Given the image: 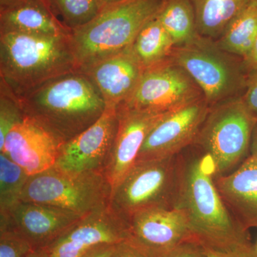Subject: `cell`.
I'll list each match as a JSON object with an SVG mask.
<instances>
[{
  "mask_svg": "<svg viewBox=\"0 0 257 257\" xmlns=\"http://www.w3.org/2000/svg\"><path fill=\"white\" fill-rule=\"evenodd\" d=\"M250 155H253L257 158V124L253 128L252 137H251Z\"/></svg>",
  "mask_w": 257,
  "mask_h": 257,
  "instance_id": "836d02e7",
  "label": "cell"
},
{
  "mask_svg": "<svg viewBox=\"0 0 257 257\" xmlns=\"http://www.w3.org/2000/svg\"><path fill=\"white\" fill-rule=\"evenodd\" d=\"M253 251H254L255 255L257 257V240L256 243L253 244Z\"/></svg>",
  "mask_w": 257,
  "mask_h": 257,
  "instance_id": "8d00e7d4",
  "label": "cell"
},
{
  "mask_svg": "<svg viewBox=\"0 0 257 257\" xmlns=\"http://www.w3.org/2000/svg\"><path fill=\"white\" fill-rule=\"evenodd\" d=\"M54 14L72 32L90 23L105 5L100 0H48Z\"/></svg>",
  "mask_w": 257,
  "mask_h": 257,
  "instance_id": "cb8c5ba5",
  "label": "cell"
},
{
  "mask_svg": "<svg viewBox=\"0 0 257 257\" xmlns=\"http://www.w3.org/2000/svg\"><path fill=\"white\" fill-rule=\"evenodd\" d=\"M127 221V239L150 257L165 256L192 238L187 218L177 208L146 209Z\"/></svg>",
  "mask_w": 257,
  "mask_h": 257,
  "instance_id": "5bb4252c",
  "label": "cell"
},
{
  "mask_svg": "<svg viewBox=\"0 0 257 257\" xmlns=\"http://www.w3.org/2000/svg\"><path fill=\"white\" fill-rule=\"evenodd\" d=\"M194 148L179 155L175 208L184 213L193 239L203 246L229 250L250 244L248 230L231 214L216 188L211 159Z\"/></svg>",
  "mask_w": 257,
  "mask_h": 257,
  "instance_id": "6da1fadb",
  "label": "cell"
},
{
  "mask_svg": "<svg viewBox=\"0 0 257 257\" xmlns=\"http://www.w3.org/2000/svg\"><path fill=\"white\" fill-rule=\"evenodd\" d=\"M203 248L207 257H256L252 243L229 250L215 249L207 246H203Z\"/></svg>",
  "mask_w": 257,
  "mask_h": 257,
  "instance_id": "f546056e",
  "label": "cell"
},
{
  "mask_svg": "<svg viewBox=\"0 0 257 257\" xmlns=\"http://www.w3.org/2000/svg\"><path fill=\"white\" fill-rule=\"evenodd\" d=\"M63 145L25 116L8 134L0 152L20 166L29 176H33L55 166Z\"/></svg>",
  "mask_w": 257,
  "mask_h": 257,
  "instance_id": "9a60e30c",
  "label": "cell"
},
{
  "mask_svg": "<svg viewBox=\"0 0 257 257\" xmlns=\"http://www.w3.org/2000/svg\"><path fill=\"white\" fill-rule=\"evenodd\" d=\"M251 1L253 2V3H256L257 4V0H251Z\"/></svg>",
  "mask_w": 257,
  "mask_h": 257,
  "instance_id": "74e56055",
  "label": "cell"
},
{
  "mask_svg": "<svg viewBox=\"0 0 257 257\" xmlns=\"http://www.w3.org/2000/svg\"><path fill=\"white\" fill-rule=\"evenodd\" d=\"M209 109L202 98L166 113L147 136L137 162L177 156L192 147Z\"/></svg>",
  "mask_w": 257,
  "mask_h": 257,
  "instance_id": "30bf717a",
  "label": "cell"
},
{
  "mask_svg": "<svg viewBox=\"0 0 257 257\" xmlns=\"http://www.w3.org/2000/svg\"><path fill=\"white\" fill-rule=\"evenodd\" d=\"M17 98L25 116L63 144L94 124L106 108L97 88L79 69Z\"/></svg>",
  "mask_w": 257,
  "mask_h": 257,
  "instance_id": "7a4b0ae2",
  "label": "cell"
},
{
  "mask_svg": "<svg viewBox=\"0 0 257 257\" xmlns=\"http://www.w3.org/2000/svg\"><path fill=\"white\" fill-rule=\"evenodd\" d=\"M165 0H123L104 7L90 23L71 33L79 69L112 57L133 45L156 18Z\"/></svg>",
  "mask_w": 257,
  "mask_h": 257,
  "instance_id": "277c9868",
  "label": "cell"
},
{
  "mask_svg": "<svg viewBox=\"0 0 257 257\" xmlns=\"http://www.w3.org/2000/svg\"><path fill=\"white\" fill-rule=\"evenodd\" d=\"M2 214H8L10 225L35 249L48 247L85 216L48 204L23 201L9 213Z\"/></svg>",
  "mask_w": 257,
  "mask_h": 257,
  "instance_id": "2e32d148",
  "label": "cell"
},
{
  "mask_svg": "<svg viewBox=\"0 0 257 257\" xmlns=\"http://www.w3.org/2000/svg\"><path fill=\"white\" fill-rule=\"evenodd\" d=\"M128 221L110 207L94 211L45 248L50 257H80L93 248L128 238Z\"/></svg>",
  "mask_w": 257,
  "mask_h": 257,
  "instance_id": "4fadbf2b",
  "label": "cell"
},
{
  "mask_svg": "<svg viewBox=\"0 0 257 257\" xmlns=\"http://www.w3.org/2000/svg\"><path fill=\"white\" fill-rule=\"evenodd\" d=\"M101 3H103L105 6L115 4V3H119V2L123 1V0H100Z\"/></svg>",
  "mask_w": 257,
  "mask_h": 257,
  "instance_id": "d590c367",
  "label": "cell"
},
{
  "mask_svg": "<svg viewBox=\"0 0 257 257\" xmlns=\"http://www.w3.org/2000/svg\"><path fill=\"white\" fill-rule=\"evenodd\" d=\"M157 18L170 35L175 47L187 45L199 35L190 0H165Z\"/></svg>",
  "mask_w": 257,
  "mask_h": 257,
  "instance_id": "7402d4cb",
  "label": "cell"
},
{
  "mask_svg": "<svg viewBox=\"0 0 257 257\" xmlns=\"http://www.w3.org/2000/svg\"><path fill=\"white\" fill-rule=\"evenodd\" d=\"M179 155L137 162L111 192L110 207L126 221L146 209L175 208L179 187Z\"/></svg>",
  "mask_w": 257,
  "mask_h": 257,
  "instance_id": "ba28073f",
  "label": "cell"
},
{
  "mask_svg": "<svg viewBox=\"0 0 257 257\" xmlns=\"http://www.w3.org/2000/svg\"><path fill=\"white\" fill-rule=\"evenodd\" d=\"M200 36L217 40L251 0H190Z\"/></svg>",
  "mask_w": 257,
  "mask_h": 257,
  "instance_id": "ffe728a7",
  "label": "cell"
},
{
  "mask_svg": "<svg viewBox=\"0 0 257 257\" xmlns=\"http://www.w3.org/2000/svg\"><path fill=\"white\" fill-rule=\"evenodd\" d=\"M28 257H50L46 248H38L32 251Z\"/></svg>",
  "mask_w": 257,
  "mask_h": 257,
  "instance_id": "e575fe53",
  "label": "cell"
},
{
  "mask_svg": "<svg viewBox=\"0 0 257 257\" xmlns=\"http://www.w3.org/2000/svg\"><path fill=\"white\" fill-rule=\"evenodd\" d=\"M257 36V4L251 1L229 25L224 35L216 40L225 52L243 59Z\"/></svg>",
  "mask_w": 257,
  "mask_h": 257,
  "instance_id": "603a6c76",
  "label": "cell"
},
{
  "mask_svg": "<svg viewBox=\"0 0 257 257\" xmlns=\"http://www.w3.org/2000/svg\"><path fill=\"white\" fill-rule=\"evenodd\" d=\"M170 57L192 77L210 106L244 92L248 74L242 59L225 52L215 40L199 35L175 47Z\"/></svg>",
  "mask_w": 257,
  "mask_h": 257,
  "instance_id": "8992f818",
  "label": "cell"
},
{
  "mask_svg": "<svg viewBox=\"0 0 257 257\" xmlns=\"http://www.w3.org/2000/svg\"><path fill=\"white\" fill-rule=\"evenodd\" d=\"M24 32L47 36L69 35L48 0H0V33Z\"/></svg>",
  "mask_w": 257,
  "mask_h": 257,
  "instance_id": "d6986e66",
  "label": "cell"
},
{
  "mask_svg": "<svg viewBox=\"0 0 257 257\" xmlns=\"http://www.w3.org/2000/svg\"><path fill=\"white\" fill-rule=\"evenodd\" d=\"M117 126L116 106H106L94 124L62 145L54 168L74 174L103 172Z\"/></svg>",
  "mask_w": 257,
  "mask_h": 257,
  "instance_id": "8fae6325",
  "label": "cell"
},
{
  "mask_svg": "<svg viewBox=\"0 0 257 257\" xmlns=\"http://www.w3.org/2000/svg\"><path fill=\"white\" fill-rule=\"evenodd\" d=\"M162 257H207V255L202 244L192 238L180 243Z\"/></svg>",
  "mask_w": 257,
  "mask_h": 257,
  "instance_id": "83f0119b",
  "label": "cell"
},
{
  "mask_svg": "<svg viewBox=\"0 0 257 257\" xmlns=\"http://www.w3.org/2000/svg\"><path fill=\"white\" fill-rule=\"evenodd\" d=\"M144 69L128 47L117 55L79 70L97 88L106 106H117L133 94Z\"/></svg>",
  "mask_w": 257,
  "mask_h": 257,
  "instance_id": "e0dca14e",
  "label": "cell"
},
{
  "mask_svg": "<svg viewBox=\"0 0 257 257\" xmlns=\"http://www.w3.org/2000/svg\"><path fill=\"white\" fill-rule=\"evenodd\" d=\"M175 47L170 35L156 17L140 30L130 49L145 69L170 58Z\"/></svg>",
  "mask_w": 257,
  "mask_h": 257,
  "instance_id": "44dd1931",
  "label": "cell"
},
{
  "mask_svg": "<svg viewBox=\"0 0 257 257\" xmlns=\"http://www.w3.org/2000/svg\"><path fill=\"white\" fill-rule=\"evenodd\" d=\"M114 246L115 244L99 246L87 251L80 257H111Z\"/></svg>",
  "mask_w": 257,
  "mask_h": 257,
  "instance_id": "d6a6232c",
  "label": "cell"
},
{
  "mask_svg": "<svg viewBox=\"0 0 257 257\" xmlns=\"http://www.w3.org/2000/svg\"><path fill=\"white\" fill-rule=\"evenodd\" d=\"M202 98L200 88L170 57L144 69L133 94L119 105L165 113Z\"/></svg>",
  "mask_w": 257,
  "mask_h": 257,
  "instance_id": "9c48e42d",
  "label": "cell"
},
{
  "mask_svg": "<svg viewBox=\"0 0 257 257\" xmlns=\"http://www.w3.org/2000/svg\"><path fill=\"white\" fill-rule=\"evenodd\" d=\"M241 98L246 107L257 118V70L248 74L246 89Z\"/></svg>",
  "mask_w": 257,
  "mask_h": 257,
  "instance_id": "f1b7e54d",
  "label": "cell"
},
{
  "mask_svg": "<svg viewBox=\"0 0 257 257\" xmlns=\"http://www.w3.org/2000/svg\"><path fill=\"white\" fill-rule=\"evenodd\" d=\"M216 188L231 214L246 229H257V158L246 159L228 175L214 177Z\"/></svg>",
  "mask_w": 257,
  "mask_h": 257,
  "instance_id": "ac0fdd59",
  "label": "cell"
},
{
  "mask_svg": "<svg viewBox=\"0 0 257 257\" xmlns=\"http://www.w3.org/2000/svg\"><path fill=\"white\" fill-rule=\"evenodd\" d=\"M111 192L102 171L74 174L52 167L30 176L21 201L48 204L86 216L109 206Z\"/></svg>",
  "mask_w": 257,
  "mask_h": 257,
  "instance_id": "52a82bcc",
  "label": "cell"
},
{
  "mask_svg": "<svg viewBox=\"0 0 257 257\" xmlns=\"http://www.w3.org/2000/svg\"><path fill=\"white\" fill-rule=\"evenodd\" d=\"M257 118L241 96L210 106L193 147L211 159L214 177L236 170L250 155Z\"/></svg>",
  "mask_w": 257,
  "mask_h": 257,
  "instance_id": "5b68a950",
  "label": "cell"
},
{
  "mask_svg": "<svg viewBox=\"0 0 257 257\" xmlns=\"http://www.w3.org/2000/svg\"><path fill=\"white\" fill-rule=\"evenodd\" d=\"M116 110L117 130L103 170L112 191L136 163L149 134L167 113L134 109L123 105L116 106Z\"/></svg>",
  "mask_w": 257,
  "mask_h": 257,
  "instance_id": "7c38bea8",
  "label": "cell"
},
{
  "mask_svg": "<svg viewBox=\"0 0 257 257\" xmlns=\"http://www.w3.org/2000/svg\"><path fill=\"white\" fill-rule=\"evenodd\" d=\"M25 116L17 96L0 82V150L10 130L21 122Z\"/></svg>",
  "mask_w": 257,
  "mask_h": 257,
  "instance_id": "484cf974",
  "label": "cell"
},
{
  "mask_svg": "<svg viewBox=\"0 0 257 257\" xmlns=\"http://www.w3.org/2000/svg\"><path fill=\"white\" fill-rule=\"evenodd\" d=\"M77 69L71 35L0 33V82L17 97Z\"/></svg>",
  "mask_w": 257,
  "mask_h": 257,
  "instance_id": "3957f363",
  "label": "cell"
},
{
  "mask_svg": "<svg viewBox=\"0 0 257 257\" xmlns=\"http://www.w3.org/2000/svg\"><path fill=\"white\" fill-rule=\"evenodd\" d=\"M111 257H150L137 245L126 239L115 244Z\"/></svg>",
  "mask_w": 257,
  "mask_h": 257,
  "instance_id": "4dcf8cb0",
  "label": "cell"
},
{
  "mask_svg": "<svg viewBox=\"0 0 257 257\" xmlns=\"http://www.w3.org/2000/svg\"><path fill=\"white\" fill-rule=\"evenodd\" d=\"M242 64L247 74L257 70V36L247 55L242 59Z\"/></svg>",
  "mask_w": 257,
  "mask_h": 257,
  "instance_id": "1f68e13d",
  "label": "cell"
},
{
  "mask_svg": "<svg viewBox=\"0 0 257 257\" xmlns=\"http://www.w3.org/2000/svg\"><path fill=\"white\" fill-rule=\"evenodd\" d=\"M35 250L30 241L10 225L9 219L0 221V257H28Z\"/></svg>",
  "mask_w": 257,
  "mask_h": 257,
  "instance_id": "4316f807",
  "label": "cell"
},
{
  "mask_svg": "<svg viewBox=\"0 0 257 257\" xmlns=\"http://www.w3.org/2000/svg\"><path fill=\"white\" fill-rule=\"evenodd\" d=\"M29 177L20 166L0 152V214L9 213L21 201Z\"/></svg>",
  "mask_w": 257,
  "mask_h": 257,
  "instance_id": "d4e9b609",
  "label": "cell"
}]
</instances>
